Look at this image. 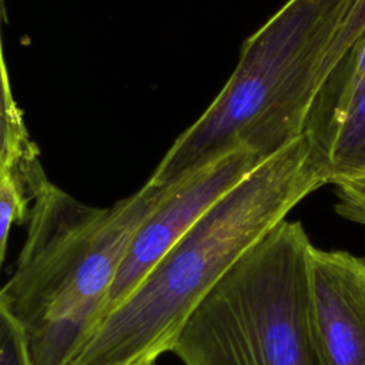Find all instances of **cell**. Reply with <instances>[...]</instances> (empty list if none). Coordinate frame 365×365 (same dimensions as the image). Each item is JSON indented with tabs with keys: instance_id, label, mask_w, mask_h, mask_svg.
Here are the masks:
<instances>
[{
	"instance_id": "1",
	"label": "cell",
	"mask_w": 365,
	"mask_h": 365,
	"mask_svg": "<svg viewBox=\"0 0 365 365\" xmlns=\"http://www.w3.org/2000/svg\"><path fill=\"white\" fill-rule=\"evenodd\" d=\"M325 184V161L305 134L261 161L101 318L70 365L155 364L227 271Z\"/></svg>"
},
{
	"instance_id": "2",
	"label": "cell",
	"mask_w": 365,
	"mask_h": 365,
	"mask_svg": "<svg viewBox=\"0 0 365 365\" xmlns=\"http://www.w3.org/2000/svg\"><path fill=\"white\" fill-rule=\"evenodd\" d=\"M27 184V234L0 302L21 325L34 365H70L103 318L128 245L165 187L145 182L110 207H93L53 184L40 163Z\"/></svg>"
},
{
	"instance_id": "3",
	"label": "cell",
	"mask_w": 365,
	"mask_h": 365,
	"mask_svg": "<svg viewBox=\"0 0 365 365\" xmlns=\"http://www.w3.org/2000/svg\"><path fill=\"white\" fill-rule=\"evenodd\" d=\"M355 1L284 3L244 41L231 77L147 182L174 184L238 145L265 160L301 137L324 58Z\"/></svg>"
},
{
	"instance_id": "4",
	"label": "cell",
	"mask_w": 365,
	"mask_h": 365,
	"mask_svg": "<svg viewBox=\"0 0 365 365\" xmlns=\"http://www.w3.org/2000/svg\"><path fill=\"white\" fill-rule=\"evenodd\" d=\"M299 221H281L214 285L171 352L182 365H322L309 312V254Z\"/></svg>"
},
{
	"instance_id": "5",
	"label": "cell",
	"mask_w": 365,
	"mask_h": 365,
	"mask_svg": "<svg viewBox=\"0 0 365 365\" xmlns=\"http://www.w3.org/2000/svg\"><path fill=\"white\" fill-rule=\"evenodd\" d=\"M261 161L264 158L254 150L238 145L177 182L165 185L163 197L128 245L108 292L104 315L120 305L194 222Z\"/></svg>"
},
{
	"instance_id": "6",
	"label": "cell",
	"mask_w": 365,
	"mask_h": 365,
	"mask_svg": "<svg viewBox=\"0 0 365 365\" xmlns=\"http://www.w3.org/2000/svg\"><path fill=\"white\" fill-rule=\"evenodd\" d=\"M309 312L322 365H365V258L312 247Z\"/></svg>"
},
{
	"instance_id": "7",
	"label": "cell",
	"mask_w": 365,
	"mask_h": 365,
	"mask_svg": "<svg viewBox=\"0 0 365 365\" xmlns=\"http://www.w3.org/2000/svg\"><path fill=\"white\" fill-rule=\"evenodd\" d=\"M364 84L365 33L319 84L307 117L304 134L324 160L336 127Z\"/></svg>"
},
{
	"instance_id": "8",
	"label": "cell",
	"mask_w": 365,
	"mask_h": 365,
	"mask_svg": "<svg viewBox=\"0 0 365 365\" xmlns=\"http://www.w3.org/2000/svg\"><path fill=\"white\" fill-rule=\"evenodd\" d=\"M327 184L365 177V84L342 117L325 155Z\"/></svg>"
},
{
	"instance_id": "9",
	"label": "cell",
	"mask_w": 365,
	"mask_h": 365,
	"mask_svg": "<svg viewBox=\"0 0 365 365\" xmlns=\"http://www.w3.org/2000/svg\"><path fill=\"white\" fill-rule=\"evenodd\" d=\"M38 158L23 114L13 97L0 38V170L21 167Z\"/></svg>"
},
{
	"instance_id": "10",
	"label": "cell",
	"mask_w": 365,
	"mask_h": 365,
	"mask_svg": "<svg viewBox=\"0 0 365 365\" xmlns=\"http://www.w3.org/2000/svg\"><path fill=\"white\" fill-rule=\"evenodd\" d=\"M37 160L0 175V274L6 257L10 228L14 222H24L29 215L30 190L27 184L29 171Z\"/></svg>"
},
{
	"instance_id": "11",
	"label": "cell",
	"mask_w": 365,
	"mask_h": 365,
	"mask_svg": "<svg viewBox=\"0 0 365 365\" xmlns=\"http://www.w3.org/2000/svg\"><path fill=\"white\" fill-rule=\"evenodd\" d=\"M365 33V0H356L344 23L341 24L335 38L332 40L329 50L324 58L319 71V84L329 74L334 66L342 58V56L358 41ZM318 84V87H319Z\"/></svg>"
},
{
	"instance_id": "12",
	"label": "cell",
	"mask_w": 365,
	"mask_h": 365,
	"mask_svg": "<svg viewBox=\"0 0 365 365\" xmlns=\"http://www.w3.org/2000/svg\"><path fill=\"white\" fill-rule=\"evenodd\" d=\"M0 365H34L26 334L0 302Z\"/></svg>"
},
{
	"instance_id": "13",
	"label": "cell",
	"mask_w": 365,
	"mask_h": 365,
	"mask_svg": "<svg viewBox=\"0 0 365 365\" xmlns=\"http://www.w3.org/2000/svg\"><path fill=\"white\" fill-rule=\"evenodd\" d=\"M4 171H7V170H4ZM4 171H3V170H0V175H1Z\"/></svg>"
},
{
	"instance_id": "14",
	"label": "cell",
	"mask_w": 365,
	"mask_h": 365,
	"mask_svg": "<svg viewBox=\"0 0 365 365\" xmlns=\"http://www.w3.org/2000/svg\"><path fill=\"white\" fill-rule=\"evenodd\" d=\"M153 365H155V364H153Z\"/></svg>"
}]
</instances>
